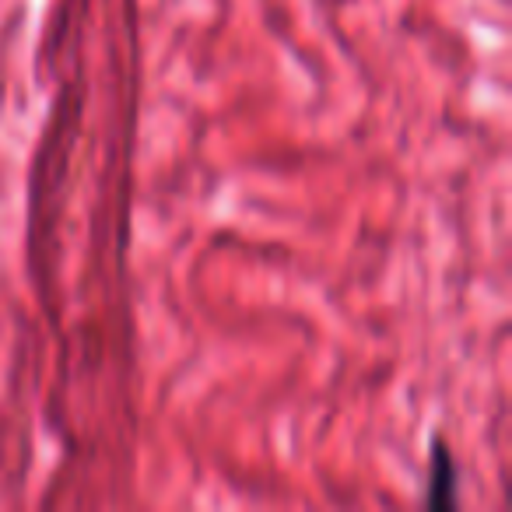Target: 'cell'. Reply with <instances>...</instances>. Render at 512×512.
<instances>
[{"instance_id":"1","label":"cell","mask_w":512,"mask_h":512,"mask_svg":"<svg viewBox=\"0 0 512 512\" xmlns=\"http://www.w3.org/2000/svg\"><path fill=\"white\" fill-rule=\"evenodd\" d=\"M460 502V467L456 456L442 439L432 442V470H428V491L425 505L428 509H453Z\"/></svg>"}]
</instances>
